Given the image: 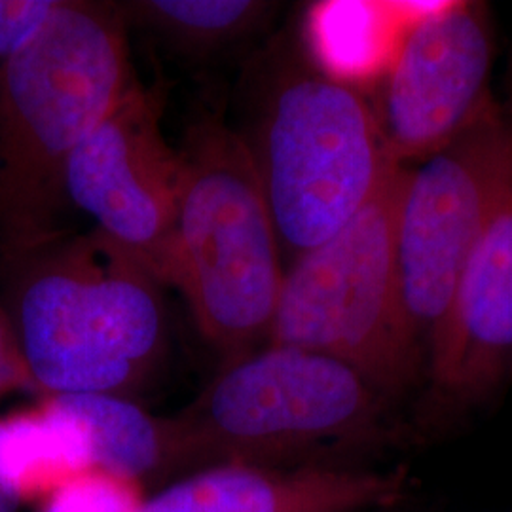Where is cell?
<instances>
[{
    "label": "cell",
    "instance_id": "1",
    "mask_svg": "<svg viewBox=\"0 0 512 512\" xmlns=\"http://www.w3.org/2000/svg\"><path fill=\"white\" fill-rule=\"evenodd\" d=\"M118 4L59 0L0 65V253L18 260L67 238L65 169L133 88Z\"/></svg>",
    "mask_w": 512,
    "mask_h": 512
},
{
    "label": "cell",
    "instance_id": "2",
    "mask_svg": "<svg viewBox=\"0 0 512 512\" xmlns=\"http://www.w3.org/2000/svg\"><path fill=\"white\" fill-rule=\"evenodd\" d=\"M389 404L349 366L266 344L228 361L194 403L165 418L167 478L220 465H357L393 433Z\"/></svg>",
    "mask_w": 512,
    "mask_h": 512
},
{
    "label": "cell",
    "instance_id": "3",
    "mask_svg": "<svg viewBox=\"0 0 512 512\" xmlns=\"http://www.w3.org/2000/svg\"><path fill=\"white\" fill-rule=\"evenodd\" d=\"M8 315L44 395L128 397L165 342L162 283L124 249L90 232L8 262Z\"/></svg>",
    "mask_w": 512,
    "mask_h": 512
},
{
    "label": "cell",
    "instance_id": "4",
    "mask_svg": "<svg viewBox=\"0 0 512 512\" xmlns=\"http://www.w3.org/2000/svg\"><path fill=\"white\" fill-rule=\"evenodd\" d=\"M249 99L251 154L285 268L355 219L397 167L359 86L310 61H275Z\"/></svg>",
    "mask_w": 512,
    "mask_h": 512
},
{
    "label": "cell",
    "instance_id": "5",
    "mask_svg": "<svg viewBox=\"0 0 512 512\" xmlns=\"http://www.w3.org/2000/svg\"><path fill=\"white\" fill-rule=\"evenodd\" d=\"M169 285L203 338L230 357L270 336L285 262L251 154L222 118L188 129Z\"/></svg>",
    "mask_w": 512,
    "mask_h": 512
},
{
    "label": "cell",
    "instance_id": "6",
    "mask_svg": "<svg viewBox=\"0 0 512 512\" xmlns=\"http://www.w3.org/2000/svg\"><path fill=\"white\" fill-rule=\"evenodd\" d=\"M401 175L397 165L348 226L285 268L266 342L349 366L391 403L420 384L427 368L401 304L395 256Z\"/></svg>",
    "mask_w": 512,
    "mask_h": 512
},
{
    "label": "cell",
    "instance_id": "7",
    "mask_svg": "<svg viewBox=\"0 0 512 512\" xmlns=\"http://www.w3.org/2000/svg\"><path fill=\"white\" fill-rule=\"evenodd\" d=\"M511 184L512 103L495 99L452 143L403 167L395 256L404 321L425 357Z\"/></svg>",
    "mask_w": 512,
    "mask_h": 512
},
{
    "label": "cell",
    "instance_id": "8",
    "mask_svg": "<svg viewBox=\"0 0 512 512\" xmlns=\"http://www.w3.org/2000/svg\"><path fill=\"white\" fill-rule=\"evenodd\" d=\"M162 118L164 95L135 84L74 150L65 196L95 222V232L169 285L181 158Z\"/></svg>",
    "mask_w": 512,
    "mask_h": 512
},
{
    "label": "cell",
    "instance_id": "9",
    "mask_svg": "<svg viewBox=\"0 0 512 512\" xmlns=\"http://www.w3.org/2000/svg\"><path fill=\"white\" fill-rule=\"evenodd\" d=\"M492 59L482 2H437L406 27L374 107L395 164H418L476 122L494 99Z\"/></svg>",
    "mask_w": 512,
    "mask_h": 512
},
{
    "label": "cell",
    "instance_id": "10",
    "mask_svg": "<svg viewBox=\"0 0 512 512\" xmlns=\"http://www.w3.org/2000/svg\"><path fill=\"white\" fill-rule=\"evenodd\" d=\"M511 376L512 184L429 344V406L435 414H465L494 399Z\"/></svg>",
    "mask_w": 512,
    "mask_h": 512
},
{
    "label": "cell",
    "instance_id": "11",
    "mask_svg": "<svg viewBox=\"0 0 512 512\" xmlns=\"http://www.w3.org/2000/svg\"><path fill=\"white\" fill-rule=\"evenodd\" d=\"M408 469L220 465L179 478L139 512H376L397 509Z\"/></svg>",
    "mask_w": 512,
    "mask_h": 512
},
{
    "label": "cell",
    "instance_id": "12",
    "mask_svg": "<svg viewBox=\"0 0 512 512\" xmlns=\"http://www.w3.org/2000/svg\"><path fill=\"white\" fill-rule=\"evenodd\" d=\"M88 469L92 461L80 427L50 397L0 420V482L19 503H42Z\"/></svg>",
    "mask_w": 512,
    "mask_h": 512
},
{
    "label": "cell",
    "instance_id": "13",
    "mask_svg": "<svg viewBox=\"0 0 512 512\" xmlns=\"http://www.w3.org/2000/svg\"><path fill=\"white\" fill-rule=\"evenodd\" d=\"M80 427L93 469L139 484L167 478L165 418L120 395H46Z\"/></svg>",
    "mask_w": 512,
    "mask_h": 512
},
{
    "label": "cell",
    "instance_id": "14",
    "mask_svg": "<svg viewBox=\"0 0 512 512\" xmlns=\"http://www.w3.org/2000/svg\"><path fill=\"white\" fill-rule=\"evenodd\" d=\"M126 19L186 54H215L253 35L274 4L260 0L118 2Z\"/></svg>",
    "mask_w": 512,
    "mask_h": 512
},
{
    "label": "cell",
    "instance_id": "15",
    "mask_svg": "<svg viewBox=\"0 0 512 512\" xmlns=\"http://www.w3.org/2000/svg\"><path fill=\"white\" fill-rule=\"evenodd\" d=\"M145 501L143 484L88 469L46 497L40 512H139Z\"/></svg>",
    "mask_w": 512,
    "mask_h": 512
},
{
    "label": "cell",
    "instance_id": "16",
    "mask_svg": "<svg viewBox=\"0 0 512 512\" xmlns=\"http://www.w3.org/2000/svg\"><path fill=\"white\" fill-rule=\"evenodd\" d=\"M59 0H0V65L19 52L52 16Z\"/></svg>",
    "mask_w": 512,
    "mask_h": 512
},
{
    "label": "cell",
    "instance_id": "17",
    "mask_svg": "<svg viewBox=\"0 0 512 512\" xmlns=\"http://www.w3.org/2000/svg\"><path fill=\"white\" fill-rule=\"evenodd\" d=\"M37 389L27 370L8 311L0 308V397Z\"/></svg>",
    "mask_w": 512,
    "mask_h": 512
},
{
    "label": "cell",
    "instance_id": "18",
    "mask_svg": "<svg viewBox=\"0 0 512 512\" xmlns=\"http://www.w3.org/2000/svg\"><path fill=\"white\" fill-rule=\"evenodd\" d=\"M19 505L18 497L0 482V512H18Z\"/></svg>",
    "mask_w": 512,
    "mask_h": 512
},
{
    "label": "cell",
    "instance_id": "19",
    "mask_svg": "<svg viewBox=\"0 0 512 512\" xmlns=\"http://www.w3.org/2000/svg\"><path fill=\"white\" fill-rule=\"evenodd\" d=\"M376 512H395V511H376Z\"/></svg>",
    "mask_w": 512,
    "mask_h": 512
}]
</instances>
